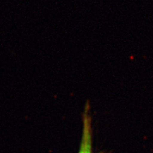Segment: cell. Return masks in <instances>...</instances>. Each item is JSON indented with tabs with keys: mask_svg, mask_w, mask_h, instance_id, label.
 Wrapping results in <instances>:
<instances>
[{
	"mask_svg": "<svg viewBox=\"0 0 153 153\" xmlns=\"http://www.w3.org/2000/svg\"><path fill=\"white\" fill-rule=\"evenodd\" d=\"M83 128L80 148L78 153H93V135L92 126H91V116L90 114L89 104L87 103L85 106V111L82 116Z\"/></svg>",
	"mask_w": 153,
	"mask_h": 153,
	"instance_id": "1",
	"label": "cell"
}]
</instances>
